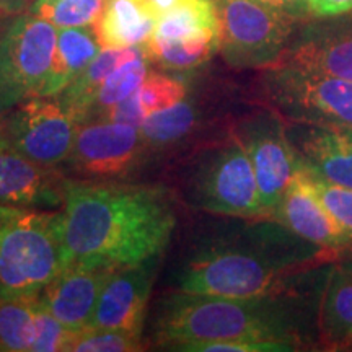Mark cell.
Returning a JSON list of instances; mask_svg holds the SVG:
<instances>
[{"label":"cell","instance_id":"5b68a950","mask_svg":"<svg viewBox=\"0 0 352 352\" xmlns=\"http://www.w3.org/2000/svg\"><path fill=\"white\" fill-rule=\"evenodd\" d=\"M219 51L239 69H266L287 50L296 19L261 0H214Z\"/></svg>","mask_w":352,"mask_h":352},{"label":"cell","instance_id":"4fadbf2b","mask_svg":"<svg viewBox=\"0 0 352 352\" xmlns=\"http://www.w3.org/2000/svg\"><path fill=\"white\" fill-rule=\"evenodd\" d=\"M274 217L300 239L324 250H341L352 245L351 236L334 222L324 208L316 189L314 171L303 160L290 179Z\"/></svg>","mask_w":352,"mask_h":352},{"label":"cell","instance_id":"4dcf8cb0","mask_svg":"<svg viewBox=\"0 0 352 352\" xmlns=\"http://www.w3.org/2000/svg\"><path fill=\"white\" fill-rule=\"evenodd\" d=\"M314 178L324 208L331 214L334 222L352 239V188L329 182L316 171H314Z\"/></svg>","mask_w":352,"mask_h":352},{"label":"cell","instance_id":"e0dca14e","mask_svg":"<svg viewBox=\"0 0 352 352\" xmlns=\"http://www.w3.org/2000/svg\"><path fill=\"white\" fill-rule=\"evenodd\" d=\"M320 340L328 351H352V264H338L327 277L318 315Z\"/></svg>","mask_w":352,"mask_h":352},{"label":"cell","instance_id":"8992f818","mask_svg":"<svg viewBox=\"0 0 352 352\" xmlns=\"http://www.w3.org/2000/svg\"><path fill=\"white\" fill-rule=\"evenodd\" d=\"M266 69V96L283 116L314 127H352V82L284 63Z\"/></svg>","mask_w":352,"mask_h":352},{"label":"cell","instance_id":"9c48e42d","mask_svg":"<svg viewBox=\"0 0 352 352\" xmlns=\"http://www.w3.org/2000/svg\"><path fill=\"white\" fill-rule=\"evenodd\" d=\"M0 132L28 160L57 170L72 152L77 121L56 96H34L0 116Z\"/></svg>","mask_w":352,"mask_h":352},{"label":"cell","instance_id":"d6986e66","mask_svg":"<svg viewBox=\"0 0 352 352\" xmlns=\"http://www.w3.org/2000/svg\"><path fill=\"white\" fill-rule=\"evenodd\" d=\"M302 160L329 182L352 188V127H314L302 140Z\"/></svg>","mask_w":352,"mask_h":352},{"label":"cell","instance_id":"8d00e7d4","mask_svg":"<svg viewBox=\"0 0 352 352\" xmlns=\"http://www.w3.org/2000/svg\"><path fill=\"white\" fill-rule=\"evenodd\" d=\"M34 0H0V8L12 13V15H21V13L28 12Z\"/></svg>","mask_w":352,"mask_h":352},{"label":"cell","instance_id":"ffe728a7","mask_svg":"<svg viewBox=\"0 0 352 352\" xmlns=\"http://www.w3.org/2000/svg\"><path fill=\"white\" fill-rule=\"evenodd\" d=\"M101 44L94 28L77 26L57 32L54 59L43 96H57L100 54Z\"/></svg>","mask_w":352,"mask_h":352},{"label":"cell","instance_id":"1f68e13d","mask_svg":"<svg viewBox=\"0 0 352 352\" xmlns=\"http://www.w3.org/2000/svg\"><path fill=\"white\" fill-rule=\"evenodd\" d=\"M296 349L292 341H272V340H235L206 342V344L191 346L188 351L192 352H284Z\"/></svg>","mask_w":352,"mask_h":352},{"label":"cell","instance_id":"9a60e30c","mask_svg":"<svg viewBox=\"0 0 352 352\" xmlns=\"http://www.w3.org/2000/svg\"><path fill=\"white\" fill-rule=\"evenodd\" d=\"M277 63L352 82V19L310 23Z\"/></svg>","mask_w":352,"mask_h":352},{"label":"cell","instance_id":"30bf717a","mask_svg":"<svg viewBox=\"0 0 352 352\" xmlns=\"http://www.w3.org/2000/svg\"><path fill=\"white\" fill-rule=\"evenodd\" d=\"M147 148L140 127L108 120L82 122L64 166L83 182H113L129 175Z\"/></svg>","mask_w":352,"mask_h":352},{"label":"cell","instance_id":"3957f363","mask_svg":"<svg viewBox=\"0 0 352 352\" xmlns=\"http://www.w3.org/2000/svg\"><path fill=\"white\" fill-rule=\"evenodd\" d=\"M64 267L59 210L0 204V298H38Z\"/></svg>","mask_w":352,"mask_h":352},{"label":"cell","instance_id":"f546056e","mask_svg":"<svg viewBox=\"0 0 352 352\" xmlns=\"http://www.w3.org/2000/svg\"><path fill=\"white\" fill-rule=\"evenodd\" d=\"M77 329H69L47 311L39 300V308L34 318L33 340L30 352H56L67 351V346Z\"/></svg>","mask_w":352,"mask_h":352},{"label":"cell","instance_id":"277c9868","mask_svg":"<svg viewBox=\"0 0 352 352\" xmlns=\"http://www.w3.org/2000/svg\"><path fill=\"white\" fill-rule=\"evenodd\" d=\"M188 204L232 217L264 215L256 176L239 135L197 158L184 184Z\"/></svg>","mask_w":352,"mask_h":352},{"label":"cell","instance_id":"2e32d148","mask_svg":"<svg viewBox=\"0 0 352 352\" xmlns=\"http://www.w3.org/2000/svg\"><path fill=\"white\" fill-rule=\"evenodd\" d=\"M116 267L67 264L39 296L43 307L64 327L82 329L90 324L104 283Z\"/></svg>","mask_w":352,"mask_h":352},{"label":"cell","instance_id":"52a82bcc","mask_svg":"<svg viewBox=\"0 0 352 352\" xmlns=\"http://www.w3.org/2000/svg\"><path fill=\"white\" fill-rule=\"evenodd\" d=\"M56 39V26L33 12L15 16L0 39V116L44 95Z\"/></svg>","mask_w":352,"mask_h":352},{"label":"cell","instance_id":"836d02e7","mask_svg":"<svg viewBox=\"0 0 352 352\" xmlns=\"http://www.w3.org/2000/svg\"><path fill=\"white\" fill-rule=\"evenodd\" d=\"M310 15L316 19H333L352 12V0H308Z\"/></svg>","mask_w":352,"mask_h":352},{"label":"cell","instance_id":"7c38bea8","mask_svg":"<svg viewBox=\"0 0 352 352\" xmlns=\"http://www.w3.org/2000/svg\"><path fill=\"white\" fill-rule=\"evenodd\" d=\"M157 259L116 267L101 289L88 327L140 336L155 279Z\"/></svg>","mask_w":352,"mask_h":352},{"label":"cell","instance_id":"8fae6325","mask_svg":"<svg viewBox=\"0 0 352 352\" xmlns=\"http://www.w3.org/2000/svg\"><path fill=\"white\" fill-rule=\"evenodd\" d=\"M236 135L252 160L264 215L274 217L302 158L294 151L283 122L274 113L254 114L241 124Z\"/></svg>","mask_w":352,"mask_h":352},{"label":"cell","instance_id":"44dd1931","mask_svg":"<svg viewBox=\"0 0 352 352\" xmlns=\"http://www.w3.org/2000/svg\"><path fill=\"white\" fill-rule=\"evenodd\" d=\"M145 46H131V47H104L94 63L83 70L76 80L70 82L67 87L56 96L57 101L65 108V111L72 114L77 124H80L85 116L87 108L94 101L96 91L101 87L104 78L118 69L120 65L129 63L145 54Z\"/></svg>","mask_w":352,"mask_h":352},{"label":"cell","instance_id":"d6a6232c","mask_svg":"<svg viewBox=\"0 0 352 352\" xmlns=\"http://www.w3.org/2000/svg\"><path fill=\"white\" fill-rule=\"evenodd\" d=\"M145 118H147V113H145L142 103H140V95L138 90L135 94H132L131 96H127V98L120 101V103L114 104L103 120L140 127L144 124Z\"/></svg>","mask_w":352,"mask_h":352},{"label":"cell","instance_id":"83f0119b","mask_svg":"<svg viewBox=\"0 0 352 352\" xmlns=\"http://www.w3.org/2000/svg\"><path fill=\"white\" fill-rule=\"evenodd\" d=\"M142 349L140 336L118 329L82 328L74 333L69 352H135Z\"/></svg>","mask_w":352,"mask_h":352},{"label":"cell","instance_id":"603a6c76","mask_svg":"<svg viewBox=\"0 0 352 352\" xmlns=\"http://www.w3.org/2000/svg\"><path fill=\"white\" fill-rule=\"evenodd\" d=\"M148 63H151V57L145 52L144 56L135 57L129 63L114 69L101 83L94 101L87 108L82 122L103 120L114 104L135 94L147 77Z\"/></svg>","mask_w":352,"mask_h":352},{"label":"cell","instance_id":"4316f807","mask_svg":"<svg viewBox=\"0 0 352 352\" xmlns=\"http://www.w3.org/2000/svg\"><path fill=\"white\" fill-rule=\"evenodd\" d=\"M104 2L107 0H34L30 12L59 30L94 26Z\"/></svg>","mask_w":352,"mask_h":352},{"label":"cell","instance_id":"ba28073f","mask_svg":"<svg viewBox=\"0 0 352 352\" xmlns=\"http://www.w3.org/2000/svg\"><path fill=\"white\" fill-rule=\"evenodd\" d=\"M283 285V267L240 250H214L188 263L178 289L226 298H264Z\"/></svg>","mask_w":352,"mask_h":352},{"label":"cell","instance_id":"5bb4252c","mask_svg":"<svg viewBox=\"0 0 352 352\" xmlns=\"http://www.w3.org/2000/svg\"><path fill=\"white\" fill-rule=\"evenodd\" d=\"M65 176L28 160L0 132V204L44 210L64 206Z\"/></svg>","mask_w":352,"mask_h":352},{"label":"cell","instance_id":"f1b7e54d","mask_svg":"<svg viewBox=\"0 0 352 352\" xmlns=\"http://www.w3.org/2000/svg\"><path fill=\"white\" fill-rule=\"evenodd\" d=\"M140 103L145 113L151 114L175 107L186 96V85L178 78L164 74L148 72L139 88Z\"/></svg>","mask_w":352,"mask_h":352},{"label":"cell","instance_id":"e575fe53","mask_svg":"<svg viewBox=\"0 0 352 352\" xmlns=\"http://www.w3.org/2000/svg\"><path fill=\"white\" fill-rule=\"evenodd\" d=\"M261 2L267 3V6L279 8L292 16V19H303V16L310 15L308 10V0H261Z\"/></svg>","mask_w":352,"mask_h":352},{"label":"cell","instance_id":"484cf974","mask_svg":"<svg viewBox=\"0 0 352 352\" xmlns=\"http://www.w3.org/2000/svg\"><path fill=\"white\" fill-rule=\"evenodd\" d=\"M151 60L170 70H189L208 60L215 50L219 39H197V41H170L151 36L144 44Z\"/></svg>","mask_w":352,"mask_h":352},{"label":"cell","instance_id":"74e56055","mask_svg":"<svg viewBox=\"0 0 352 352\" xmlns=\"http://www.w3.org/2000/svg\"><path fill=\"white\" fill-rule=\"evenodd\" d=\"M15 16H19V15H12V13L6 12L3 8H0V39H2L3 34H6L8 26H10L12 21L15 20Z\"/></svg>","mask_w":352,"mask_h":352},{"label":"cell","instance_id":"6da1fadb","mask_svg":"<svg viewBox=\"0 0 352 352\" xmlns=\"http://www.w3.org/2000/svg\"><path fill=\"white\" fill-rule=\"evenodd\" d=\"M59 227L65 266H134L162 256L176 212L164 186L67 178Z\"/></svg>","mask_w":352,"mask_h":352},{"label":"cell","instance_id":"7402d4cb","mask_svg":"<svg viewBox=\"0 0 352 352\" xmlns=\"http://www.w3.org/2000/svg\"><path fill=\"white\" fill-rule=\"evenodd\" d=\"M152 36L170 41L219 39L217 8L214 0H184L157 21Z\"/></svg>","mask_w":352,"mask_h":352},{"label":"cell","instance_id":"d4e9b609","mask_svg":"<svg viewBox=\"0 0 352 352\" xmlns=\"http://www.w3.org/2000/svg\"><path fill=\"white\" fill-rule=\"evenodd\" d=\"M38 298H0V351L26 352L32 347Z\"/></svg>","mask_w":352,"mask_h":352},{"label":"cell","instance_id":"cb8c5ba5","mask_svg":"<svg viewBox=\"0 0 352 352\" xmlns=\"http://www.w3.org/2000/svg\"><path fill=\"white\" fill-rule=\"evenodd\" d=\"M199 124V111L191 101L182 100L175 107L147 114L140 126L145 142L152 148H165L188 138Z\"/></svg>","mask_w":352,"mask_h":352},{"label":"cell","instance_id":"7a4b0ae2","mask_svg":"<svg viewBox=\"0 0 352 352\" xmlns=\"http://www.w3.org/2000/svg\"><path fill=\"white\" fill-rule=\"evenodd\" d=\"M153 331L158 344L175 351L235 340L296 342L270 297L226 298L184 290L158 303Z\"/></svg>","mask_w":352,"mask_h":352},{"label":"cell","instance_id":"d590c367","mask_svg":"<svg viewBox=\"0 0 352 352\" xmlns=\"http://www.w3.org/2000/svg\"><path fill=\"white\" fill-rule=\"evenodd\" d=\"M184 0H145V3H147V7L151 8L153 15L157 16V19H160V16H164L165 13H168L173 10L179 6V3H183Z\"/></svg>","mask_w":352,"mask_h":352},{"label":"cell","instance_id":"ac0fdd59","mask_svg":"<svg viewBox=\"0 0 352 352\" xmlns=\"http://www.w3.org/2000/svg\"><path fill=\"white\" fill-rule=\"evenodd\" d=\"M158 19L145 0H107L91 26L101 47L144 46L155 32Z\"/></svg>","mask_w":352,"mask_h":352}]
</instances>
